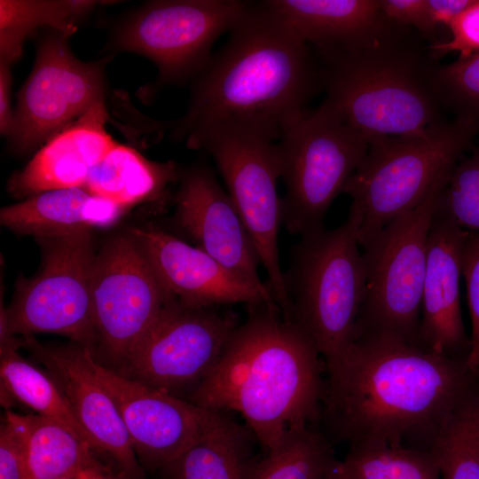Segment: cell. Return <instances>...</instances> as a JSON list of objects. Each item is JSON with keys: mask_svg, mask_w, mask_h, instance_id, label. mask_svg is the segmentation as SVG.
<instances>
[{"mask_svg": "<svg viewBox=\"0 0 479 479\" xmlns=\"http://www.w3.org/2000/svg\"><path fill=\"white\" fill-rule=\"evenodd\" d=\"M184 142L188 148L203 150L214 159L267 273L274 301L287 316L278 244L282 198L278 194L281 174L277 144L256 131L231 126L203 129Z\"/></svg>", "mask_w": 479, "mask_h": 479, "instance_id": "cell-10", "label": "cell"}, {"mask_svg": "<svg viewBox=\"0 0 479 479\" xmlns=\"http://www.w3.org/2000/svg\"><path fill=\"white\" fill-rule=\"evenodd\" d=\"M256 437L228 415L159 471L161 479H250Z\"/></svg>", "mask_w": 479, "mask_h": 479, "instance_id": "cell-23", "label": "cell"}, {"mask_svg": "<svg viewBox=\"0 0 479 479\" xmlns=\"http://www.w3.org/2000/svg\"><path fill=\"white\" fill-rule=\"evenodd\" d=\"M248 306L246 322L185 400L240 412L269 452L291 431L319 423L326 380L315 344L276 302Z\"/></svg>", "mask_w": 479, "mask_h": 479, "instance_id": "cell-3", "label": "cell"}, {"mask_svg": "<svg viewBox=\"0 0 479 479\" xmlns=\"http://www.w3.org/2000/svg\"><path fill=\"white\" fill-rule=\"evenodd\" d=\"M229 40L192 80L188 108L168 122L175 142L213 126L251 130L271 140L307 112L321 88L312 48L264 1L251 2Z\"/></svg>", "mask_w": 479, "mask_h": 479, "instance_id": "cell-2", "label": "cell"}, {"mask_svg": "<svg viewBox=\"0 0 479 479\" xmlns=\"http://www.w3.org/2000/svg\"><path fill=\"white\" fill-rule=\"evenodd\" d=\"M0 479H27L20 434L5 416L0 429Z\"/></svg>", "mask_w": 479, "mask_h": 479, "instance_id": "cell-36", "label": "cell"}, {"mask_svg": "<svg viewBox=\"0 0 479 479\" xmlns=\"http://www.w3.org/2000/svg\"><path fill=\"white\" fill-rule=\"evenodd\" d=\"M334 444L315 428L291 431L257 462L250 479H334Z\"/></svg>", "mask_w": 479, "mask_h": 479, "instance_id": "cell-29", "label": "cell"}, {"mask_svg": "<svg viewBox=\"0 0 479 479\" xmlns=\"http://www.w3.org/2000/svg\"><path fill=\"white\" fill-rule=\"evenodd\" d=\"M179 187L174 196L180 228L197 247L224 266L264 286L257 268V251L228 192L213 170L200 164L179 171Z\"/></svg>", "mask_w": 479, "mask_h": 479, "instance_id": "cell-18", "label": "cell"}, {"mask_svg": "<svg viewBox=\"0 0 479 479\" xmlns=\"http://www.w3.org/2000/svg\"><path fill=\"white\" fill-rule=\"evenodd\" d=\"M425 448L442 479H479V383L442 421Z\"/></svg>", "mask_w": 479, "mask_h": 479, "instance_id": "cell-28", "label": "cell"}, {"mask_svg": "<svg viewBox=\"0 0 479 479\" xmlns=\"http://www.w3.org/2000/svg\"><path fill=\"white\" fill-rule=\"evenodd\" d=\"M36 240L42 248L41 269L34 277L18 280L12 302L1 310V339L57 334L95 357L92 281L97 255L91 231Z\"/></svg>", "mask_w": 479, "mask_h": 479, "instance_id": "cell-9", "label": "cell"}, {"mask_svg": "<svg viewBox=\"0 0 479 479\" xmlns=\"http://www.w3.org/2000/svg\"><path fill=\"white\" fill-rule=\"evenodd\" d=\"M91 364L114 402L145 470L159 471L228 416L125 378L93 357Z\"/></svg>", "mask_w": 479, "mask_h": 479, "instance_id": "cell-15", "label": "cell"}, {"mask_svg": "<svg viewBox=\"0 0 479 479\" xmlns=\"http://www.w3.org/2000/svg\"><path fill=\"white\" fill-rule=\"evenodd\" d=\"M11 65L0 62V130L3 136L8 137L13 121V111L11 108Z\"/></svg>", "mask_w": 479, "mask_h": 479, "instance_id": "cell-37", "label": "cell"}, {"mask_svg": "<svg viewBox=\"0 0 479 479\" xmlns=\"http://www.w3.org/2000/svg\"><path fill=\"white\" fill-rule=\"evenodd\" d=\"M435 211L466 231L479 232V146L457 164Z\"/></svg>", "mask_w": 479, "mask_h": 479, "instance_id": "cell-32", "label": "cell"}, {"mask_svg": "<svg viewBox=\"0 0 479 479\" xmlns=\"http://www.w3.org/2000/svg\"><path fill=\"white\" fill-rule=\"evenodd\" d=\"M250 4L240 0L147 2L115 24L109 46L153 62L155 86L182 84L207 66L216 39L240 22Z\"/></svg>", "mask_w": 479, "mask_h": 479, "instance_id": "cell-11", "label": "cell"}, {"mask_svg": "<svg viewBox=\"0 0 479 479\" xmlns=\"http://www.w3.org/2000/svg\"><path fill=\"white\" fill-rule=\"evenodd\" d=\"M462 276L471 318L469 368L479 373V232L467 231L462 250Z\"/></svg>", "mask_w": 479, "mask_h": 479, "instance_id": "cell-33", "label": "cell"}, {"mask_svg": "<svg viewBox=\"0 0 479 479\" xmlns=\"http://www.w3.org/2000/svg\"><path fill=\"white\" fill-rule=\"evenodd\" d=\"M172 299L137 240L131 234L112 239L94 264V358L116 371Z\"/></svg>", "mask_w": 479, "mask_h": 479, "instance_id": "cell-14", "label": "cell"}, {"mask_svg": "<svg viewBox=\"0 0 479 479\" xmlns=\"http://www.w3.org/2000/svg\"><path fill=\"white\" fill-rule=\"evenodd\" d=\"M391 20L414 28L429 43L438 42L439 26L430 15L427 0H380Z\"/></svg>", "mask_w": 479, "mask_h": 479, "instance_id": "cell-35", "label": "cell"}, {"mask_svg": "<svg viewBox=\"0 0 479 479\" xmlns=\"http://www.w3.org/2000/svg\"><path fill=\"white\" fill-rule=\"evenodd\" d=\"M73 34L47 29L38 43L7 137L15 153H27L46 143L90 108L105 103V66L110 55L97 61L80 60L68 43Z\"/></svg>", "mask_w": 479, "mask_h": 479, "instance_id": "cell-13", "label": "cell"}, {"mask_svg": "<svg viewBox=\"0 0 479 479\" xmlns=\"http://www.w3.org/2000/svg\"><path fill=\"white\" fill-rule=\"evenodd\" d=\"M442 190L361 245L365 294L353 340L385 336L419 347L428 233Z\"/></svg>", "mask_w": 479, "mask_h": 479, "instance_id": "cell-8", "label": "cell"}, {"mask_svg": "<svg viewBox=\"0 0 479 479\" xmlns=\"http://www.w3.org/2000/svg\"><path fill=\"white\" fill-rule=\"evenodd\" d=\"M467 231L434 212L421 300L419 347L452 357H468L460 307L461 260Z\"/></svg>", "mask_w": 479, "mask_h": 479, "instance_id": "cell-19", "label": "cell"}, {"mask_svg": "<svg viewBox=\"0 0 479 479\" xmlns=\"http://www.w3.org/2000/svg\"><path fill=\"white\" fill-rule=\"evenodd\" d=\"M4 416L20 434L27 479L74 477L98 457L86 442L52 419L11 411Z\"/></svg>", "mask_w": 479, "mask_h": 479, "instance_id": "cell-25", "label": "cell"}, {"mask_svg": "<svg viewBox=\"0 0 479 479\" xmlns=\"http://www.w3.org/2000/svg\"><path fill=\"white\" fill-rule=\"evenodd\" d=\"M20 343L59 386L98 453L109 456L128 479H146L117 407L95 374L93 356L75 342L49 345L25 335Z\"/></svg>", "mask_w": 479, "mask_h": 479, "instance_id": "cell-16", "label": "cell"}, {"mask_svg": "<svg viewBox=\"0 0 479 479\" xmlns=\"http://www.w3.org/2000/svg\"><path fill=\"white\" fill-rule=\"evenodd\" d=\"M334 479H442L428 449L409 445L369 444L349 447L338 460Z\"/></svg>", "mask_w": 479, "mask_h": 479, "instance_id": "cell-30", "label": "cell"}, {"mask_svg": "<svg viewBox=\"0 0 479 479\" xmlns=\"http://www.w3.org/2000/svg\"><path fill=\"white\" fill-rule=\"evenodd\" d=\"M59 479H74V477H64V478H59Z\"/></svg>", "mask_w": 479, "mask_h": 479, "instance_id": "cell-40", "label": "cell"}, {"mask_svg": "<svg viewBox=\"0 0 479 479\" xmlns=\"http://www.w3.org/2000/svg\"><path fill=\"white\" fill-rule=\"evenodd\" d=\"M326 370L321 432L349 447L422 448L479 383L467 358L385 336L354 339Z\"/></svg>", "mask_w": 479, "mask_h": 479, "instance_id": "cell-1", "label": "cell"}, {"mask_svg": "<svg viewBox=\"0 0 479 479\" xmlns=\"http://www.w3.org/2000/svg\"><path fill=\"white\" fill-rule=\"evenodd\" d=\"M179 171L171 161H152L135 149L116 144L91 169L83 188L128 209L162 199L169 185L178 181Z\"/></svg>", "mask_w": 479, "mask_h": 479, "instance_id": "cell-24", "label": "cell"}, {"mask_svg": "<svg viewBox=\"0 0 479 479\" xmlns=\"http://www.w3.org/2000/svg\"><path fill=\"white\" fill-rule=\"evenodd\" d=\"M277 146L286 186L282 224L299 236L324 227L329 207L368 151V137L323 101L288 127Z\"/></svg>", "mask_w": 479, "mask_h": 479, "instance_id": "cell-7", "label": "cell"}, {"mask_svg": "<svg viewBox=\"0 0 479 479\" xmlns=\"http://www.w3.org/2000/svg\"><path fill=\"white\" fill-rule=\"evenodd\" d=\"M446 27L451 37L429 43L434 58L439 60L449 52L456 51L459 58H466L479 51V0H475L463 12L452 19Z\"/></svg>", "mask_w": 479, "mask_h": 479, "instance_id": "cell-34", "label": "cell"}, {"mask_svg": "<svg viewBox=\"0 0 479 479\" xmlns=\"http://www.w3.org/2000/svg\"><path fill=\"white\" fill-rule=\"evenodd\" d=\"M20 346V339L15 336L1 341L2 391L30 407L37 414L63 424L98 454L94 440L78 421L59 386L46 372L37 368L19 353Z\"/></svg>", "mask_w": 479, "mask_h": 479, "instance_id": "cell-26", "label": "cell"}, {"mask_svg": "<svg viewBox=\"0 0 479 479\" xmlns=\"http://www.w3.org/2000/svg\"><path fill=\"white\" fill-rule=\"evenodd\" d=\"M127 208L83 187L43 192L1 209V224L35 239L67 235L115 224Z\"/></svg>", "mask_w": 479, "mask_h": 479, "instance_id": "cell-22", "label": "cell"}, {"mask_svg": "<svg viewBox=\"0 0 479 479\" xmlns=\"http://www.w3.org/2000/svg\"><path fill=\"white\" fill-rule=\"evenodd\" d=\"M74 479H128L122 471L114 470L96 457L89 465L78 471Z\"/></svg>", "mask_w": 479, "mask_h": 479, "instance_id": "cell-39", "label": "cell"}, {"mask_svg": "<svg viewBox=\"0 0 479 479\" xmlns=\"http://www.w3.org/2000/svg\"><path fill=\"white\" fill-rule=\"evenodd\" d=\"M479 127L444 121L423 136H376L342 192L361 215L360 247L388 224L423 203L449 182Z\"/></svg>", "mask_w": 479, "mask_h": 479, "instance_id": "cell-6", "label": "cell"}, {"mask_svg": "<svg viewBox=\"0 0 479 479\" xmlns=\"http://www.w3.org/2000/svg\"><path fill=\"white\" fill-rule=\"evenodd\" d=\"M105 103L49 139L32 160L12 176L8 191L15 198L57 189L83 187L91 169L117 144L106 130Z\"/></svg>", "mask_w": 479, "mask_h": 479, "instance_id": "cell-20", "label": "cell"}, {"mask_svg": "<svg viewBox=\"0 0 479 479\" xmlns=\"http://www.w3.org/2000/svg\"><path fill=\"white\" fill-rule=\"evenodd\" d=\"M414 28L394 21L370 40L314 53L326 101L365 135L416 137L445 121L434 83L438 60Z\"/></svg>", "mask_w": 479, "mask_h": 479, "instance_id": "cell-4", "label": "cell"}, {"mask_svg": "<svg viewBox=\"0 0 479 479\" xmlns=\"http://www.w3.org/2000/svg\"><path fill=\"white\" fill-rule=\"evenodd\" d=\"M475 0H427L432 20L439 25H447L463 12Z\"/></svg>", "mask_w": 479, "mask_h": 479, "instance_id": "cell-38", "label": "cell"}, {"mask_svg": "<svg viewBox=\"0 0 479 479\" xmlns=\"http://www.w3.org/2000/svg\"><path fill=\"white\" fill-rule=\"evenodd\" d=\"M361 215L350 204L345 221L300 236L284 272L288 300L286 318L313 342L326 368L353 341L365 294V271L359 250Z\"/></svg>", "mask_w": 479, "mask_h": 479, "instance_id": "cell-5", "label": "cell"}, {"mask_svg": "<svg viewBox=\"0 0 479 479\" xmlns=\"http://www.w3.org/2000/svg\"><path fill=\"white\" fill-rule=\"evenodd\" d=\"M88 0H1L0 62L12 65L22 54L25 40L44 27L75 33L98 4Z\"/></svg>", "mask_w": 479, "mask_h": 479, "instance_id": "cell-27", "label": "cell"}, {"mask_svg": "<svg viewBox=\"0 0 479 479\" xmlns=\"http://www.w3.org/2000/svg\"><path fill=\"white\" fill-rule=\"evenodd\" d=\"M265 4L315 52L365 43L394 20L380 0H268Z\"/></svg>", "mask_w": 479, "mask_h": 479, "instance_id": "cell-21", "label": "cell"}, {"mask_svg": "<svg viewBox=\"0 0 479 479\" xmlns=\"http://www.w3.org/2000/svg\"><path fill=\"white\" fill-rule=\"evenodd\" d=\"M217 307L172 299L114 372L185 400L215 368L239 326L235 314Z\"/></svg>", "mask_w": 479, "mask_h": 479, "instance_id": "cell-12", "label": "cell"}, {"mask_svg": "<svg viewBox=\"0 0 479 479\" xmlns=\"http://www.w3.org/2000/svg\"><path fill=\"white\" fill-rule=\"evenodd\" d=\"M434 83L444 110L451 111L455 119L479 127V51L449 64H438Z\"/></svg>", "mask_w": 479, "mask_h": 479, "instance_id": "cell-31", "label": "cell"}, {"mask_svg": "<svg viewBox=\"0 0 479 479\" xmlns=\"http://www.w3.org/2000/svg\"><path fill=\"white\" fill-rule=\"evenodd\" d=\"M137 240L169 294L193 307L276 302L268 285L232 271L198 247L153 226L133 228Z\"/></svg>", "mask_w": 479, "mask_h": 479, "instance_id": "cell-17", "label": "cell"}]
</instances>
